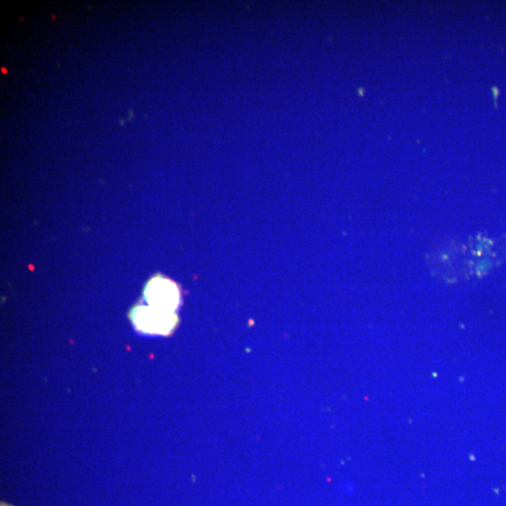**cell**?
<instances>
[{
	"label": "cell",
	"instance_id": "7a4b0ae2",
	"mask_svg": "<svg viewBox=\"0 0 506 506\" xmlns=\"http://www.w3.org/2000/svg\"><path fill=\"white\" fill-rule=\"evenodd\" d=\"M148 306L173 313L180 304V291L176 286L164 277L151 280L145 291Z\"/></svg>",
	"mask_w": 506,
	"mask_h": 506
},
{
	"label": "cell",
	"instance_id": "3957f363",
	"mask_svg": "<svg viewBox=\"0 0 506 506\" xmlns=\"http://www.w3.org/2000/svg\"><path fill=\"white\" fill-rule=\"evenodd\" d=\"M2 506H10V505H8L6 503H2Z\"/></svg>",
	"mask_w": 506,
	"mask_h": 506
},
{
	"label": "cell",
	"instance_id": "6da1fadb",
	"mask_svg": "<svg viewBox=\"0 0 506 506\" xmlns=\"http://www.w3.org/2000/svg\"><path fill=\"white\" fill-rule=\"evenodd\" d=\"M132 320L141 333L156 335H168L177 322L173 313L148 305L136 308Z\"/></svg>",
	"mask_w": 506,
	"mask_h": 506
}]
</instances>
